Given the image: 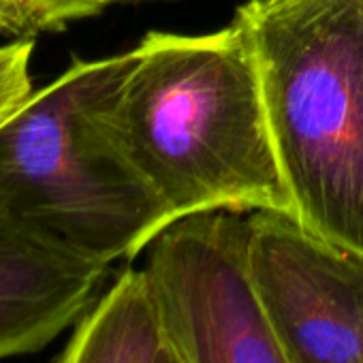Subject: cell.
<instances>
[{
  "label": "cell",
  "instance_id": "cell-1",
  "mask_svg": "<svg viewBox=\"0 0 363 363\" xmlns=\"http://www.w3.org/2000/svg\"><path fill=\"white\" fill-rule=\"evenodd\" d=\"M111 105L113 130L171 220L293 203L252 45L233 20L208 35L147 33Z\"/></svg>",
  "mask_w": 363,
  "mask_h": 363
},
{
  "label": "cell",
  "instance_id": "cell-2",
  "mask_svg": "<svg viewBox=\"0 0 363 363\" xmlns=\"http://www.w3.org/2000/svg\"><path fill=\"white\" fill-rule=\"evenodd\" d=\"M233 20L255 52L293 218L363 257V0H248Z\"/></svg>",
  "mask_w": 363,
  "mask_h": 363
},
{
  "label": "cell",
  "instance_id": "cell-3",
  "mask_svg": "<svg viewBox=\"0 0 363 363\" xmlns=\"http://www.w3.org/2000/svg\"><path fill=\"white\" fill-rule=\"evenodd\" d=\"M133 60H73L0 124V206L109 267L173 225L111 124Z\"/></svg>",
  "mask_w": 363,
  "mask_h": 363
},
{
  "label": "cell",
  "instance_id": "cell-4",
  "mask_svg": "<svg viewBox=\"0 0 363 363\" xmlns=\"http://www.w3.org/2000/svg\"><path fill=\"white\" fill-rule=\"evenodd\" d=\"M164 335L186 363H291L248 269V216L179 218L147 246L143 265Z\"/></svg>",
  "mask_w": 363,
  "mask_h": 363
},
{
  "label": "cell",
  "instance_id": "cell-5",
  "mask_svg": "<svg viewBox=\"0 0 363 363\" xmlns=\"http://www.w3.org/2000/svg\"><path fill=\"white\" fill-rule=\"evenodd\" d=\"M248 269L291 363H363V257L291 216L252 212Z\"/></svg>",
  "mask_w": 363,
  "mask_h": 363
},
{
  "label": "cell",
  "instance_id": "cell-6",
  "mask_svg": "<svg viewBox=\"0 0 363 363\" xmlns=\"http://www.w3.org/2000/svg\"><path fill=\"white\" fill-rule=\"evenodd\" d=\"M107 274L0 206V359L37 352L75 327Z\"/></svg>",
  "mask_w": 363,
  "mask_h": 363
},
{
  "label": "cell",
  "instance_id": "cell-7",
  "mask_svg": "<svg viewBox=\"0 0 363 363\" xmlns=\"http://www.w3.org/2000/svg\"><path fill=\"white\" fill-rule=\"evenodd\" d=\"M164 327L145 269L126 267L77 320L56 363H154Z\"/></svg>",
  "mask_w": 363,
  "mask_h": 363
},
{
  "label": "cell",
  "instance_id": "cell-8",
  "mask_svg": "<svg viewBox=\"0 0 363 363\" xmlns=\"http://www.w3.org/2000/svg\"><path fill=\"white\" fill-rule=\"evenodd\" d=\"M35 39L0 45V124L13 116L33 96V60Z\"/></svg>",
  "mask_w": 363,
  "mask_h": 363
},
{
  "label": "cell",
  "instance_id": "cell-9",
  "mask_svg": "<svg viewBox=\"0 0 363 363\" xmlns=\"http://www.w3.org/2000/svg\"><path fill=\"white\" fill-rule=\"evenodd\" d=\"M45 30H52L50 20L37 0H0V45L30 41Z\"/></svg>",
  "mask_w": 363,
  "mask_h": 363
},
{
  "label": "cell",
  "instance_id": "cell-10",
  "mask_svg": "<svg viewBox=\"0 0 363 363\" xmlns=\"http://www.w3.org/2000/svg\"><path fill=\"white\" fill-rule=\"evenodd\" d=\"M37 3L48 16L52 30H60L71 22L86 20L103 11L99 0H37Z\"/></svg>",
  "mask_w": 363,
  "mask_h": 363
},
{
  "label": "cell",
  "instance_id": "cell-11",
  "mask_svg": "<svg viewBox=\"0 0 363 363\" xmlns=\"http://www.w3.org/2000/svg\"><path fill=\"white\" fill-rule=\"evenodd\" d=\"M154 363H186V359L182 357V352L177 350V346L164 335V342H162L160 352H158V357H156Z\"/></svg>",
  "mask_w": 363,
  "mask_h": 363
},
{
  "label": "cell",
  "instance_id": "cell-12",
  "mask_svg": "<svg viewBox=\"0 0 363 363\" xmlns=\"http://www.w3.org/2000/svg\"><path fill=\"white\" fill-rule=\"evenodd\" d=\"M101 3V9L109 7V5H118V3H135V0H99Z\"/></svg>",
  "mask_w": 363,
  "mask_h": 363
}]
</instances>
